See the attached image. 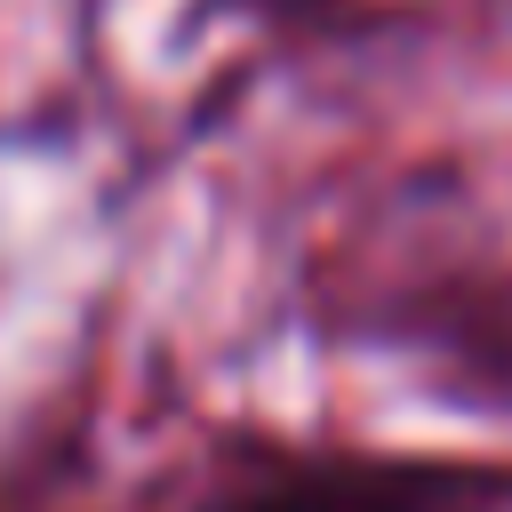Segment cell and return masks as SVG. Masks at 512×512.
<instances>
[{
  "label": "cell",
  "instance_id": "1",
  "mask_svg": "<svg viewBox=\"0 0 512 512\" xmlns=\"http://www.w3.org/2000/svg\"><path fill=\"white\" fill-rule=\"evenodd\" d=\"M224 512H440L432 504V488H416V480H288V488H256V496H240V504H224Z\"/></svg>",
  "mask_w": 512,
  "mask_h": 512
}]
</instances>
